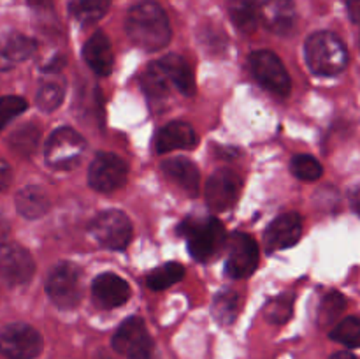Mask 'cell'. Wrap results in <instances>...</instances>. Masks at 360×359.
Here are the masks:
<instances>
[{"label": "cell", "instance_id": "obj_1", "mask_svg": "<svg viewBox=\"0 0 360 359\" xmlns=\"http://www.w3.org/2000/svg\"><path fill=\"white\" fill-rule=\"evenodd\" d=\"M125 30L134 44L148 51H158L171 41L167 14L153 2L136 4L125 18Z\"/></svg>", "mask_w": 360, "mask_h": 359}, {"label": "cell", "instance_id": "obj_2", "mask_svg": "<svg viewBox=\"0 0 360 359\" xmlns=\"http://www.w3.org/2000/svg\"><path fill=\"white\" fill-rule=\"evenodd\" d=\"M306 62L320 76H336L348 65V51L333 32H315L306 41Z\"/></svg>", "mask_w": 360, "mask_h": 359}, {"label": "cell", "instance_id": "obj_3", "mask_svg": "<svg viewBox=\"0 0 360 359\" xmlns=\"http://www.w3.org/2000/svg\"><path fill=\"white\" fill-rule=\"evenodd\" d=\"M181 232L186 238L190 253L197 260H207L225 241V227L217 218H195L183 222Z\"/></svg>", "mask_w": 360, "mask_h": 359}, {"label": "cell", "instance_id": "obj_4", "mask_svg": "<svg viewBox=\"0 0 360 359\" xmlns=\"http://www.w3.org/2000/svg\"><path fill=\"white\" fill-rule=\"evenodd\" d=\"M46 292L58 308H76L81 301V271L72 263H60L49 271Z\"/></svg>", "mask_w": 360, "mask_h": 359}, {"label": "cell", "instance_id": "obj_5", "mask_svg": "<svg viewBox=\"0 0 360 359\" xmlns=\"http://www.w3.org/2000/svg\"><path fill=\"white\" fill-rule=\"evenodd\" d=\"M86 143L79 132L60 127L46 141L44 157L53 169H72L79 162Z\"/></svg>", "mask_w": 360, "mask_h": 359}, {"label": "cell", "instance_id": "obj_6", "mask_svg": "<svg viewBox=\"0 0 360 359\" xmlns=\"http://www.w3.org/2000/svg\"><path fill=\"white\" fill-rule=\"evenodd\" d=\"M248 65L255 80L264 88H267L273 94L281 95V97L290 94V76H288L281 60L273 51H267V49L253 51L248 58Z\"/></svg>", "mask_w": 360, "mask_h": 359}, {"label": "cell", "instance_id": "obj_7", "mask_svg": "<svg viewBox=\"0 0 360 359\" xmlns=\"http://www.w3.org/2000/svg\"><path fill=\"white\" fill-rule=\"evenodd\" d=\"M42 352V336L23 322H14L0 331V354L9 359H35Z\"/></svg>", "mask_w": 360, "mask_h": 359}, {"label": "cell", "instance_id": "obj_8", "mask_svg": "<svg viewBox=\"0 0 360 359\" xmlns=\"http://www.w3.org/2000/svg\"><path fill=\"white\" fill-rule=\"evenodd\" d=\"M91 236L109 250H123L132 239V224L120 210L98 213L91 222Z\"/></svg>", "mask_w": 360, "mask_h": 359}, {"label": "cell", "instance_id": "obj_9", "mask_svg": "<svg viewBox=\"0 0 360 359\" xmlns=\"http://www.w3.org/2000/svg\"><path fill=\"white\" fill-rule=\"evenodd\" d=\"M127 175H129V168L125 160L109 151H101L91 160L90 169H88V182L91 189L97 192L109 194L123 187V183L127 182Z\"/></svg>", "mask_w": 360, "mask_h": 359}, {"label": "cell", "instance_id": "obj_10", "mask_svg": "<svg viewBox=\"0 0 360 359\" xmlns=\"http://www.w3.org/2000/svg\"><path fill=\"white\" fill-rule=\"evenodd\" d=\"M259 264V245L252 236L236 232L229 239L225 271L232 278H246L257 270Z\"/></svg>", "mask_w": 360, "mask_h": 359}, {"label": "cell", "instance_id": "obj_11", "mask_svg": "<svg viewBox=\"0 0 360 359\" xmlns=\"http://www.w3.org/2000/svg\"><path fill=\"white\" fill-rule=\"evenodd\" d=\"M112 348L118 354L134 359L146 354V352L155 351V344L148 333L144 320L139 317H130L118 327V331L112 336Z\"/></svg>", "mask_w": 360, "mask_h": 359}, {"label": "cell", "instance_id": "obj_12", "mask_svg": "<svg viewBox=\"0 0 360 359\" xmlns=\"http://www.w3.org/2000/svg\"><path fill=\"white\" fill-rule=\"evenodd\" d=\"M241 190V180L231 169H218L206 185V203L214 211H227L234 206Z\"/></svg>", "mask_w": 360, "mask_h": 359}, {"label": "cell", "instance_id": "obj_13", "mask_svg": "<svg viewBox=\"0 0 360 359\" xmlns=\"http://www.w3.org/2000/svg\"><path fill=\"white\" fill-rule=\"evenodd\" d=\"M35 264L28 250L20 245H7L0 250V278L9 285H23L32 278Z\"/></svg>", "mask_w": 360, "mask_h": 359}, {"label": "cell", "instance_id": "obj_14", "mask_svg": "<svg viewBox=\"0 0 360 359\" xmlns=\"http://www.w3.org/2000/svg\"><path fill=\"white\" fill-rule=\"evenodd\" d=\"M302 232V218L299 213H285L274 218L264 232V241L269 252L285 250L299 241Z\"/></svg>", "mask_w": 360, "mask_h": 359}, {"label": "cell", "instance_id": "obj_15", "mask_svg": "<svg viewBox=\"0 0 360 359\" xmlns=\"http://www.w3.org/2000/svg\"><path fill=\"white\" fill-rule=\"evenodd\" d=\"M91 296L101 308H116L130 298V285L115 273H102L91 284Z\"/></svg>", "mask_w": 360, "mask_h": 359}, {"label": "cell", "instance_id": "obj_16", "mask_svg": "<svg viewBox=\"0 0 360 359\" xmlns=\"http://www.w3.org/2000/svg\"><path fill=\"white\" fill-rule=\"evenodd\" d=\"M260 20L267 30L276 35H288L295 27V6L292 0H264Z\"/></svg>", "mask_w": 360, "mask_h": 359}, {"label": "cell", "instance_id": "obj_17", "mask_svg": "<svg viewBox=\"0 0 360 359\" xmlns=\"http://www.w3.org/2000/svg\"><path fill=\"white\" fill-rule=\"evenodd\" d=\"M199 137L192 125L186 122H171L158 130L155 137V150L157 153H169L172 150H190L197 146Z\"/></svg>", "mask_w": 360, "mask_h": 359}, {"label": "cell", "instance_id": "obj_18", "mask_svg": "<svg viewBox=\"0 0 360 359\" xmlns=\"http://www.w3.org/2000/svg\"><path fill=\"white\" fill-rule=\"evenodd\" d=\"M37 49L34 39L23 34L0 35V70H11L18 63L30 58Z\"/></svg>", "mask_w": 360, "mask_h": 359}, {"label": "cell", "instance_id": "obj_19", "mask_svg": "<svg viewBox=\"0 0 360 359\" xmlns=\"http://www.w3.org/2000/svg\"><path fill=\"white\" fill-rule=\"evenodd\" d=\"M83 56L88 65L97 73L98 76H109L115 65V55H112L111 42L104 32H95L86 41L83 48Z\"/></svg>", "mask_w": 360, "mask_h": 359}, {"label": "cell", "instance_id": "obj_20", "mask_svg": "<svg viewBox=\"0 0 360 359\" xmlns=\"http://www.w3.org/2000/svg\"><path fill=\"white\" fill-rule=\"evenodd\" d=\"M165 175L172 180V182L178 183L183 190L190 194V196H197L199 192V183H200V172L197 169V165L193 164L190 158L185 157H174L167 158L162 164Z\"/></svg>", "mask_w": 360, "mask_h": 359}, {"label": "cell", "instance_id": "obj_21", "mask_svg": "<svg viewBox=\"0 0 360 359\" xmlns=\"http://www.w3.org/2000/svg\"><path fill=\"white\" fill-rule=\"evenodd\" d=\"M158 63L165 70L171 84H174L183 95L192 97L195 94V80H193L192 69L185 58H181L179 55H165L158 60Z\"/></svg>", "mask_w": 360, "mask_h": 359}, {"label": "cell", "instance_id": "obj_22", "mask_svg": "<svg viewBox=\"0 0 360 359\" xmlns=\"http://www.w3.org/2000/svg\"><path fill=\"white\" fill-rule=\"evenodd\" d=\"M16 210L25 218H41L49 211L48 194L41 187H25L16 194Z\"/></svg>", "mask_w": 360, "mask_h": 359}, {"label": "cell", "instance_id": "obj_23", "mask_svg": "<svg viewBox=\"0 0 360 359\" xmlns=\"http://www.w3.org/2000/svg\"><path fill=\"white\" fill-rule=\"evenodd\" d=\"M229 16L238 30L243 34L255 32L260 18V7L257 0H229Z\"/></svg>", "mask_w": 360, "mask_h": 359}, {"label": "cell", "instance_id": "obj_24", "mask_svg": "<svg viewBox=\"0 0 360 359\" xmlns=\"http://www.w3.org/2000/svg\"><path fill=\"white\" fill-rule=\"evenodd\" d=\"M243 306V296L236 291H224L214 298L213 301V317L221 326H229L238 319Z\"/></svg>", "mask_w": 360, "mask_h": 359}, {"label": "cell", "instance_id": "obj_25", "mask_svg": "<svg viewBox=\"0 0 360 359\" xmlns=\"http://www.w3.org/2000/svg\"><path fill=\"white\" fill-rule=\"evenodd\" d=\"M169 84L171 81L158 62L150 63L141 74V88L150 99H164L169 94Z\"/></svg>", "mask_w": 360, "mask_h": 359}, {"label": "cell", "instance_id": "obj_26", "mask_svg": "<svg viewBox=\"0 0 360 359\" xmlns=\"http://www.w3.org/2000/svg\"><path fill=\"white\" fill-rule=\"evenodd\" d=\"M111 0H70L69 9L79 23L90 25L108 13Z\"/></svg>", "mask_w": 360, "mask_h": 359}, {"label": "cell", "instance_id": "obj_27", "mask_svg": "<svg viewBox=\"0 0 360 359\" xmlns=\"http://www.w3.org/2000/svg\"><path fill=\"white\" fill-rule=\"evenodd\" d=\"M39 139H41V129L35 123H25L11 134L9 144L16 153L32 155L37 150Z\"/></svg>", "mask_w": 360, "mask_h": 359}, {"label": "cell", "instance_id": "obj_28", "mask_svg": "<svg viewBox=\"0 0 360 359\" xmlns=\"http://www.w3.org/2000/svg\"><path fill=\"white\" fill-rule=\"evenodd\" d=\"M185 277V267L178 263H167L158 266L157 270L148 275V287L153 291H162L171 285L178 284Z\"/></svg>", "mask_w": 360, "mask_h": 359}, {"label": "cell", "instance_id": "obj_29", "mask_svg": "<svg viewBox=\"0 0 360 359\" xmlns=\"http://www.w3.org/2000/svg\"><path fill=\"white\" fill-rule=\"evenodd\" d=\"M63 97H65V83H63V80L56 77V80L46 81V83L39 88L35 102H37L39 109H42V111L46 113H51L62 104Z\"/></svg>", "mask_w": 360, "mask_h": 359}, {"label": "cell", "instance_id": "obj_30", "mask_svg": "<svg viewBox=\"0 0 360 359\" xmlns=\"http://www.w3.org/2000/svg\"><path fill=\"white\" fill-rule=\"evenodd\" d=\"M330 338L338 344L348 348L360 347V319L359 317H347L334 326L330 331Z\"/></svg>", "mask_w": 360, "mask_h": 359}, {"label": "cell", "instance_id": "obj_31", "mask_svg": "<svg viewBox=\"0 0 360 359\" xmlns=\"http://www.w3.org/2000/svg\"><path fill=\"white\" fill-rule=\"evenodd\" d=\"M292 313H294V296L288 294V292L271 299L266 305V310H264V315L271 324L288 322Z\"/></svg>", "mask_w": 360, "mask_h": 359}, {"label": "cell", "instance_id": "obj_32", "mask_svg": "<svg viewBox=\"0 0 360 359\" xmlns=\"http://www.w3.org/2000/svg\"><path fill=\"white\" fill-rule=\"evenodd\" d=\"M345 308H347V298L338 291L329 292L320 305V326H330V324L336 322L341 313L345 312Z\"/></svg>", "mask_w": 360, "mask_h": 359}, {"label": "cell", "instance_id": "obj_33", "mask_svg": "<svg viewBox=\"0 0 360 359\" xmlns=\"http://www.w3.org/2000/svg\"><path fill=\"white\" fill-rule=\"evenodd\" d=\"M290 169L299 180H304V182H315L322 176L323 169L322 164L316 160L311 155H295L290 162Z\"/></svg>", "mask_w": 360, "mask_h": 359}, {"label": "cell", "instance_id": "obj_34", "mask_svg": "<svg viewBox=\"0 0 360 359\" xmlns=\"http://www.w3.org/2000/svg\"><path fill=\"white\" fill-rule=\"evenodd\" d=\"M25 109H27V101H25V99L14 97V95L0 99V130H2L11 120L20 116Z\"/></svg>", "mask_w": 360, "mask_h": 359}, {"label": "cell", "instance_id": "obj_35", "mask_svg": "<svg viewBox=\"0 0 360 359\" xmlns=\"http://www.w3.org/2000/svg\"><path fill=\"white\" fill-rule=\"evenodd\" d=\"M11 180H13V171H11L9 164L0 158V192L11 185Z\"/></svg>", "mask_w": 360, "mask_h": 359}, {"label": "cell", "instance_id": "obj_36", "mask_svg": "<svg viewBox=\"0 0 360 359\" xmlns=\"http://www.w3.org/2000/svg\"><path fill=\"white\" fill-rule=\"evenodd\" d=\"M348 14H350L352 21L360 25V0H348Z\"/></svg>", "mask_w": 360, "mask_h": 359}, {"label": "cell", "instance_id": "obj_37", "mask_svg": "<svg viewBox=\"0 0 360 359\" xmlns=\"http://www.w3.org/2000/svg\"><path fill=\"white\" fill-rule=\"evenodd\" d=\"M7 236H9V222H7V218L4 217V213L0 211V245L6 241Z\"/></svg>", "mask_w": 360, "mask_h": 359}, {"label": "cell", "instance_id": "obj_38", "mask_svg": "<svg viewBox=\"0 0 360 359\" xmlns=\"http://www.w3.org/2000/svg\"><path fill=\"white\" fill-rule=\"evenodd\" d=\"M329 359H357V358H355V355L352 354V352H348V351H341V352H336V354L330 355Z\"/></svg>", "mask_w": 360, "mask_h": 359}, {"label": "cell", "instance_id": "obj_39", "mask_svg": "<svg viewBox=\"0 0 360 359\" xmlns=\"http://www.w3.org/2000/svg\"><path fill=\"white\" fill-rule=\"evenodd\" d=\"M352 204H354V210L360 213V189L355 190L354 196H352Z\"/></svg>", "mask_w": 360, "mask_h": 359}, {"label": "cell", "instance_id": "obj_40", "mask_svg": "<svg viewBox=\"0 0 360 359\" xmlns=\"http://www.w3.org/2000/svg\"><path fill=\"white\" fill-rule=\"evenodd\" d=\"M28 4H30L32 7H42L46 6V4H49V0H28Z\"/></svg>", "mask_w": 360, "mask_h": 359}, {"label": "cell", "instance_id": "obj_41", "mask_svg": "<svg viewBox=\"0 0 360 359\" xmlns=\"http://www.w3.org/2000/svg\"><path fill=\"white\" fill-rule=\"evenodd\" d=\"M134 359H160V358L155 354V351H151V352H146V354L139 355V358H134Z\"/></svg>", "mask_w": 360, "mask_h": 359}]
</instances>
